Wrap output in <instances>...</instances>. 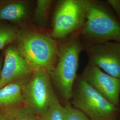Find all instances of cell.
<instances>
[{
  "label": "cell",
  "instance_id": "7c38bea8",
  "mask_svg": "<svg viewBox=\"0 0 120 120\" xmlns=\"http://www.w3.org/2000/svg\"><path fill=\"white\" fill-rule=\"evenodd\" d=\"M53 2L52 0H37L33 20L41 28L45 27L46 25L49 11Z\"/></svg>",
  "mask_w": 120,
  "mask_h": 120
},
{
  "label": "cell",
  "instance_id": "2e32d148",
  "mask_svg": "<svg viewBox=\"0 0 120 120\" xmlns=\"http://www.w3.org/2000/svg\"><path fill=\"white\" fill-rule=\"evenodd\" d=\"M64 120H90L82 112L74 107L70 102L64 105Z\"/></svg>",
  "mask_w": 120,
  "mask_h": 120
},
{
  "label": "cell",
  "instance_id": "30bf717a",
  "mask_svg": "<svg viewBox=\"0 0 120 120\" xmlns=\"http://www.w3.org/2000/svg\"><path fill=\"white\" fill-rule=\"evenodd\" d=\"M22 80L11 82L0 89V119L3 120L25 105L22 90Z\"/></svg>",
  "mask_w": 120,
  "mask_h": 120
},
{
  "label": "cell",
  "instance_id": "277c9868",
  "mask_svg": "<svg viewBox=\"0 0 120 120\" xmlns=\"http://www.w3.org/2000/svg\"><path fill=\"white\" fill-rule=\"evenodd\" d=\"M70 103L90 120H118L120 106L112 104L90 85L82 75L74 85Z\"/></svg>",
  "mask_w": 120,
  "mask_h": 120
},
{
  "label": "cell",
  "instance_id": "ba28073f",
  "mask_svg": "<svg viewBox=\"0 0 120 120\" xmlns=\"http://www.w3.org/2000/svg\"><path fill=\"white\" fill-rule=\"evenodd\" d=\"M82 77L90 85L112 104L120 106V80L88 63Z\"/></svg>",
  "mask_w": 120,
  "mask_h": 120
},
{
  "label": "cell",
  "instance_id": "e0dca14e",
  "mask_svg": "<svg viewBox=\"0 0 120 120\" xmlns=\"http://www.w3.org/2000/svg\"><path fill=\"white\" fill-rule=\"evenodd\" d=\"M106 2L112 9L116 17L120 22V0H108Z\"/></svg>",
  "mask_w": 120,
  "mask_h": 120
},
{
  "label": "cell",
  "instance_id": "9c48e42d",
  "mask_svg": "<svg viewBox=\"0 0 120 120\" xmlns=\"http://www.w3.org/2000/svg\"><path fill=\"white\" fill-rule=\"evenodd\" d=\"M3 54L0 89L11 82L25 78L36 70L21 55L14 45L7 46Z\"/></svg>",
  "mask_w": 120,
  "mask_h": 120
},
{
  "label": "cell",
  "instance_id": "ffe728a7",
  "mask_svg": "<svg viewBox=\"0 0 120 120\" xmlns=\"http://www.w3.org/2000/svg\"><path fill=\"white\" fill-rule=\"evenodd\" d=\"M0 120H1V119H0Z\"/></svg>",
  "mask_w": 120,
  "mask_h": 120
},
{
  "label": "cell",
  "instance_id": "d6986e66",
  "mask_svg": "<svg viewBox=\"0 0 120 120\" xmlns=\"http://www.w3.org/2000/svg\"><path fill=\"white\" fill-rule=\"evenodd\" d=\"M118 120H120V118H119V119H118Z\"/></svg>",
  "mask_w": 120,
  "mask_h": 120
},
{
  "label": "cell",
  "instance_id": "6da1fadb",
  "mask_svg": "<svg viewBox=\"0 0 120 120\" xmlns=\"http://www.w3.org/2000/svg\"><path fill=\"white\" fill-rule=\"evenodd\" d=\"M18 51L35 70L50 73L58 60L59 46L50 35L30 28L19 29L14 42Z\"/></svg>",
  "mask_w": 120,
  "mask_h": 120
},
{
  "label": "cell",
  "instance_id": "3957f363",
  "mask_svg": "<svg viewBox=\"0 0 120 120\" xmlns=\"http://www.w3.org/2000/svg\"><path fill=\"white\" fill-rule=\"evenodd\" d=\"M83 49L79 34L69 38L59 46L58 60L50 73L52 84L65 104L70 102L77 77L79 55Z\"/></svg>",
  "mask_w": 120,
  "mask_h": 120
},
{
  "label": "cell",
  "instance_id": "7a4b0ae2",
  "mask_svg": "<svg viewBox=\"0 0 120 120\" xmlns=\"http://www.w3.org/2000/svg\"><path fill=\"white\" fill-rule=\"evenodd\" d=\"M79 35L85 50L109 41L120 43V22L106 1L93 0Z\"/></svg>",
  "mask_w": 120,
  "mask_h": 120
},
{
  "label": "cell",
  "instance_id": "8992f818",
  "mask_svg": "<svg viewBox=\"0 0 120 120\" xmlns=\"http://www.w3.org/2000/svg\"><path fill=\"white\" fill-rule=\"evenodd\" d=\"M22 90L25 103L38 116L47 111L56 96L50 73L36 70L22 80Z\"/></svg>",
  "mask_w": 120,
  "mask_h": 120
},
{
  "label": "cell",
  "instance_id": "ac0fdd59",
  "mask_svg": "<svg viewBox=\"0 0 120 120\" xmlns=\"http://www.w3.org/2000/svg\"><path fill=\"white\" fill-rule=\"evenodd\" d=\"M3 58H4V54L3 53L1 55V56H0V73L1 69L2 68L3 62Z\"/></svg>",
  "mask_w": 120,
  "mask_h": 120
},
{
  "label": "cell",
  "instance_id": "4fadbf2b",
  "mask_svg": "<svg viewBox=\"0 0 120 120\" xmlns=\"http://www.w3.org/2000/svg\"><path fill=\"white\" fill-rule=\"evenodd\" d=\"M19 29L12 25L0 24V50L14 43Z\"/></svg>",
  "mask_w": 120,
  "mask_h": 120
},
{
  "label": "cell",
  "instance_id": "5bb4252c",
  "mask_svg": "<svg viewBox=\"0 0 120 120\" xmlns=\"http://www.w3.org/2000/svg\"><path fill=\"white\" fill-rule=\"evenodd\" d=\"M63 109L64 106L56 95L47 111L39 116V120H64Z\"/></svg>",
  "mask_w": 120,
  "mask_h": 120
},
{
  "label": "cell",
  "instance_id": "5b68a950",
  "mask_svg": "<svg viewBox=\"0 0 120 120\" xmlns=\"http://www.w3.org/2000/svg\"><path fill=\"white\" fill-rule=\"evenodd\" d=\"M93 0H58L52 19V38L62 39L79 34Z\"/></svg>",
  "mask_w": 120,
  "mask_h": 120
},
{
  "label": "cell",
  "instance_id": "52a82bcc",
  "mask_svg": "<svg viewBox=\"0 0 120 120\" xmlns=\"http://www.w3.org/2000/svg\"><path fill=\"white\" fill-rule=\"evenodd\" d=\"M85 50L89 63L120 80V43L109 41L93 46Z\"/></svg>",
  "mask_w": 120,
  "mask_h": 120
},
{
  "label": "cell",
  "instance_id": "9a60e30c",
  "mask_svg": "<svg viewBox=\"0 0 120 120\" xmlns=\"http://www.w3.org/2000/svg\"><path fill=\"white\" fill-rule=\"evenodd\" d=\"M39 116L25 105L2 120H39Z\"/></svg>",
  "mask_w": 120,
  "mask_h": 120
},
{
  "label": "cell",
  "instance_id": "8fae6325",
  "mask_svg": "<svg viewBox=\"0 0 120 120\" xmlns=\"http://www.w3.org/2000/svg\"><path fill=\"white\" fill-rule=\"evenodd\" d=\"M30 2L27 0H8L0 2V21L20 24L28 18Z\"/></svg>",
  "mask_w": 120,
  "mask_h": 120
}]
</instances>
